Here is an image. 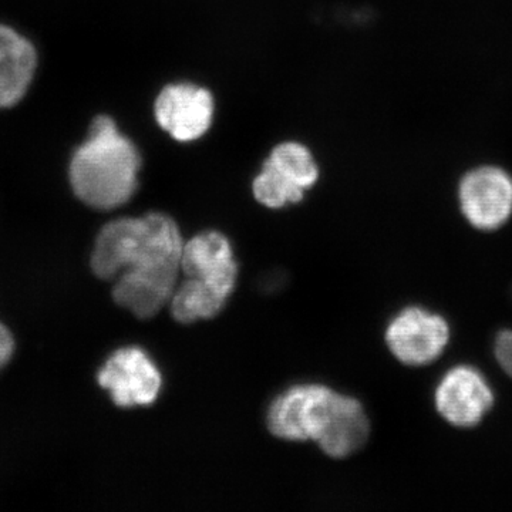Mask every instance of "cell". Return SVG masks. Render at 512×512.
<instances>
[{
	"instance_id": "cell-1",
	"label": "cell",
	"mask_w": 512,
	"mask_h": 512,
	"mask_svg": "<svg viewBox=\"0 0 512 512\" xmlns=\"http://www.w3.org/2000/svg\"><path fill=\"white\" fill-rule=\"evenodd\" d=\"M184 242L173 218L151 212L107 224L92 256L94 274L117 279L114 301L140 319L157 315L173 298Z\"/></svg>"
},
{
	"instance_id": "cell-2",
	"label": "cell",
	"mask_w": 512,
	"mask_h": 512,
	"mask_svg": "<svg viewBox=\"0 0 512 512\" xmlns=\"http://www.w3.org/2000/svg\"><path fill=\"white\" fill-rule=\"evenodd\" d=\"M274 436L315 441L332 458L352 456L369 437L362 404L325 386H298L279 396L268 413Z\"/></svg>"
},
{
	"instance_id": "cell-3",
	"label": "cell",
	"mask_w": 512,
	"mask_h": 512,
	"mask_svg": "<svg viewBox=\"0 0 512 512\" xmlns=\"http://www.w3.org/2000/svg\"><path fill=\"white\" fill-rule=\"evenodd\" d=\"M140 168V153L133 141L120 133L109 116H99L87 140L74 151L70 183L84 204L113 210L136 194Z\"/></svg>"
},
{
	"instance_id": "cell-4",
	"label": "cell",
	"mask_w": 512,
	"mask_h": 512,
	"mask_svg": "<svg viewBox=\"0 0 512 512\" xmlns=\"http://www.w3.org/2000/svg\"><path fill=\"white\" fill-rule=\"evenodd\" d=\"M214 113L210 90L192 83L168 84L154 103L158 126L180 143L204 137L212 126Z\"/></svg>"
},
{
	"instance_id": "cell-5",
	"label": "cell",
	"mask_w": 512,
	"mask_h": 512,
	"mask_svg": "<svg viewBox=\"0 0 512 512\" xmlns=\"http://www.w3.org/2000/svg\"><path fill=\"white\" fill-rule=\"evenodd\" d=\"M97 379L120 407L150 406L158 399L163 386L160 370L150 356L138 348L113 353L101 367Z\"/></svg>"
},
{
	"instance_id": "cell-6",
	"label": "cell",
	"mask_w": 512,
	"mask_h": 512,
	"mask_svg": "<svg viewBox=\"0 0 512 512\" xmlns=\"http://www.w3.org/2000/svg\"><path fill=\"white\" fill-rule=\"evenodd\" d=\"M461 211L474 228L494 231L512 214V178L497 167H481L461 180Z\"/></svg>"
},
{
	"instance_id": "cell-7",
	"label": "cell",
	"mask_w": 512,
	"mask_h": 512,
	"mask_svg": "<svg viewBox=\"0 0 512 512\" xmlns=\"http://www.w3.org/2000/svg\"><path fill=\"white\" fill-rule=\"evenodd\" d=\"M450 328L439 315L421 308L404 309L386 332L387 346L394 356L409 366L434 362L446 349Z\"/></svg>"
},
{
	"instance_id": "cell-8",
	"label": "cell",
	"mask_w": 512,
	"mask_h": 512,
	"mask_svg": "<svg viewBox=\"0 0 512 512\" xmlns=\"http://www.w3.org/2000/svg\"><path fill=\"white\" fill-rule=\"evenodd\" d=\"M493 403L487 380L470 366L454 367L436 390L437 410L448 423L461 429L477 426Z\"/></svg>"
},
{
	"instance_id": "cell-9",
	"label": "cell",
	"mask_w": 512,
	"mask_h": 512,
	"mask_svg": "<svg viewBox=\"0 0 512 512\" xmlns=\"http://www.w3.org/2000/svg\"><path fill=\"white\" fill-rule=\"evenodd\" d=\"M181 269L188 278L208 282L229 296L237 285L238 265L231 242L217 231L202 232L184 244Z\"/></svg>"
},
{
	"instance_id": "cell-10",
	"label": "cell",
	"mask_w": 512,
	"mask_h": 512,
	"mask_svg": "<svg viewBox=\"0 0 512 512\" xmlns=\"http://www.w3.org/2000/svg\"><path fill=\"white\" fill-rule=\"evenodd\" d=\"M35 46L12 28L0 25V109L16 106L35 76Z\"/></svg>"
},
{
	"instance_id": "cell-11",
	"label": "cell",
	"mask_w": 512,
	"mask_h": 512,
	"mask_svg": "<svg viewBox=\"0 0 512 512\" xmlns=\"http://www.w3.org/2000/svg\"><path fill=\"white\" fill-rule=\"evenodd\" d=\"M229 296L214 285L201 279L188 278L175 288L171 298V312L180 323H192L217 316L227 303Z\"/></svg>"
},
{
	"instance_id": "cell-12",
	"label": "cell",
	"mask_w": 512,
	"mask_h": 512,
	"mask_svg": "<svg viewBox=\"0 0 512 512\" xmlns=\"http://www.w3.org/2000/svg\"><path fill=\"white\" fill-rule=\"evenodd\" d=\"M276 170L281 171L293 184L309 190L318 181L319 167L308 147L296 141H286L272 148L266 158Z\"/></svg>"
},
{
	"instance_id": "cell-13",
	"label": "cell",
	"mask_w": 512,
	"mask_h": 512,
	"mask_svg": "<svg viewBox=\"0 0 512 512\" xmlns=\"http://www.w3.org/2000/svg\"><path fill=\"white\" fill-rule=\"evenodd\" d=\"M252 191L256 201L265 207L278 210L288 204H298L303 200L305 190L299 185L293 184L274 165L265 160L261 173L256 175L252 183Z\"/></svg>"
},
{
	"instance_id": "cell-14",
	"label": "cell",
	"mask_w": 512,
	"mask_h": 512,
	"mask_svg": "<svg viewBox=\"0 0 512 512\" xmlns=\"http://www.w3.org/2000/svg\"><path fill=\"white\" fill-rule=\"evenodd\" d=\"M495 356L505 373L512 377V330H504L497 336Z\"/></svg>"
},
{
	"instance_id": "cell-15",
	"label": "cell",
	"mask_w": 512,
	"mask_h": 512,
	"mask_svg": "<svg viewBox=\"0 0 512 512\" xmlns=\"http://www.w3.org/2000/svg\"><path fill=\"white\" fill-rule=\"evenodd\" d=\"M13 349H15V342H13L12 335H10L9 329L0 323V369L9 362L13 355Z\"/></svg>"
}]
</instances>
